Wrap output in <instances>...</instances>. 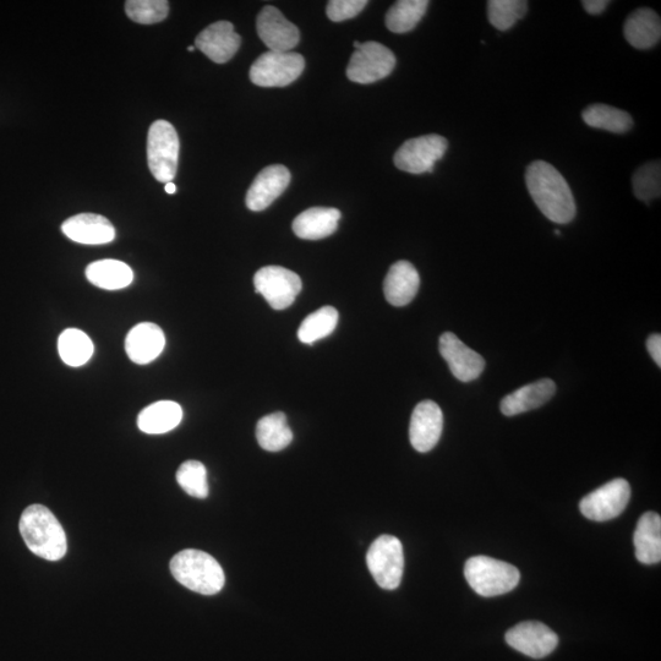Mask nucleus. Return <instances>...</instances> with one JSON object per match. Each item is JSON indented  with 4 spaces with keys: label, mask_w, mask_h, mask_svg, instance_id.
Returning a JSON list of instances; mask_svg holds the SVG:
<instances>
[{
    "label": "nucleus",
    "mask_w": 661,
    "mask_h": 661,
    "mask_svg": "<svg viewBox=\"0 0 661 661\" xmlns=\"http://www.w3.org/2000/svg\"><path fill=\"white\" fill-rule=\"evenodd\" d=\"M526 183L535 205L549 221L567 225L576 217V200L570 185L550 163L535 161L529 165Z\"/></svg>",
    "instance_id": "1"
},
{
    "label": "nucleus",
    "mask_w": 661,
    "mask_h": 661,
    "mask_svg": "<svg viewBox=\"0 0 661 661\" xmlns=\"http://www.w3.org/2000/svg\"><path fill=\"white\" fill-rule=\"evenodd\" d=\"M19 529L27 548L38 557L58 561L67 554V535L49 508L42 505L27 507L21 515Z\"/></svg>",
    "instance_id": "2"
},
{
    "label": "nucleus",
    "mask_w": 661,
    "mask_h": 661,
    "mask_svg": "<svg viewBox=\"0 0 661 661\" xmlns=\"http://www.w3.org/2000/svg\"><path fill=\"white\" fill-rule=\"evenodd\" d=\"M174 578L185 588L202 595H215L225 587V572L215 557L204 551H180L171 561Z\"/></svg>",
    "instance_id": "3"
},
{
    "label": "nucleus",
    "mask_w": 661,
    "mask_h": 661,
    "mask_svg": "<svg viewBox=\"0 0 661 661\" xmlns=\"http://www.w3.org/2000/svg\"><path fill=\"white\" fill-rule=\"evenodd\" d=\"M469 586L480 597H499L510 593L521 581V573L507 562L488 556H474L464 566Z\"/></svg>",
    "instance_id": "4"
},
{
    "label": "nucleus",
    "mask_w": 661,
    "mask_h": 661,
    "mask_svg": "<svg viewBox=\"0 0 661 661\" xmlns=\"http://www.w3.org/2000/svg\"><path fill=\"white\" fill-rule=\"evenodd\" d=\"M180 142L176 128L166 120L152 123L147 136V163L158 182L172 183L177 176Z\"/></svg>",
    "instance_id": "5"
},
{
    "label": "nucleus",
    "mask_w": 661,
    "mask_h": 661,
    "mask_svg": "<svg viewBox=\"0 0 661 661\" xmlns=\"http://www.w3.org/2000/svg\"><path fill=\"white\" fill-rule=\"evenodd\" d=\"M366 564L378 586L386 591L400 587L404 571L403 546L392 535H381L371 544Z\"/></svg>",
    "instance_id": "6"
},
{
    "label": "nucleus",
    "mask_w": 661,
    "mask_h": 661,
    "mask_svg": "<svg viewBox=\"0 0 661 661\" xmlns=\"http://www.w3.org/2000/svg\"><path fill=\"white\" fill-rule=\"evenodd\" d=\"M305 60L296 52H266L250 68L251 83L261 87L291 85L302 75Z\"/></svg>",
    "instance_id": "7"
},
{
    "label": "nucleus",
    "mask_w": 661,
    "mask_h": 661,
    "mask_svg": "<svg viewBox=\"0 0 661 661\" xmlns=\"http://www.w3.org/2000/svg\"><path fill=\"white\" fill-rule=\"evenodd\" d=\"M396 67V57L379 42H365L355 49L347 68L348 79L357 84H373L387 78Z\"/></svg>",
    "instance_id": "8"
},
{
    "label": "nucleus",
    "mask_w": 661,
    "mask_h": 661,
    "mask_svg": "<svg viewBox=\"0 0 661 661\" xmlns=\"http://www.w3.org/2000/svg\"><path fill=\"white\" fill-rule=\"evenodd\" d=\"M449 142L444 136L431 134L404 142L396 152L395 165L411 174L433 173L437 161L445 156Z\"/></svg>",
    "instance_id": "9"
},
{
    "label": "nucleus",
    "mask_w": 661,
    "mask_h": 661,
    "mask_svg": "<svg viewBox=\"0 0 661 661\" xmlns=\"http://www.w3.org/2000/svg\"><path fill=\"white\" fill-rule=\"evenodd\" d=\"M256 292L275 310H284L296 302L303 283L296 272L280 266L262 267L254 277Z\"/></svg>",
    "instance_id": "10"
},
{
    "label": "nucleus",
    "mask_w": 661,
    "mask_h": 661,
    "mask_svg": "<svg viewBox=\"0 0 661 661\" xmlns=\"http://www.w3.org/2000/svg\"><path fill=\"white\" fill-rule=\"evenodd\" d=\"M631 497L627 480L617 478L583 497L579 510L588 520L606 522L619 517L626 510Z\"/></svg>",
    "instance_id": "11"
},
{
    "label": "nucleus",
    "mask_w": 661,
    "mask_h": 661,
    "mask_svg": "<svg viewBox=\"0 0 661 661\" xmlns=\"http://www.w3.org/2000/svg\"><path fill=\"white\" fill-rule=\"evenodd\" d=\"M508 646L534 659L548 657L559 644V637L550 627L538 621H527L506 633Z\"/></svg>",
    "instance_id": "12"
},
{
    "label": "nucleus",
    "mask_w": 661,
    "mask_h": 661,
    "mask_svg": "<svg viewBox=\"0 0 661 661\" xmlns=\"http://www.w3.org/2000/svg\"><path fill=\"white\" fill-rule=\"evenodd\" d=\"M261 41L272 52H292L300 41L298 27L284 18V15L272 5L261 10L256 21Z\"/></svg>",
    "instance_id": "13"
},
{
    "label": "nucleus",
    "mask_w": 661,
    "mask_h": 661,
    "mask_svg": "<svg viewBox=\"0 0 661 661\" xmlns=\"http://www.w3.org/2000/svg\"><path fill=\"white\" fill-rule=\"evenodd\" d=\"M444 429V414L439 404L423 401L415 407L409 425V439L418 452H429L440 441Z\"/></svg>",
    "instance_id": "14"
},
{
    "label": "nucleus",
    "mask_w": 661,
    "mask_h": 661,
    "mask_svg": "<svg viewBox=\"0 0 661 661\" xmlns=\"http://www.w3.org/2000/svg\"><path fill=\"white\" fill-rule=\"evenodd\" d=\"M440 353L449 364L453 376L462 382L477 380L485 369L482 355L467 347L451 332L440 337Z\"/></svg>",
    "instance_id": "15"
},
{
    "label": "nucleus",
    "mask_w": 661,
    "mask_h": 661,
    "mask_svg": "<svg viewBox=\"0 0 661 661\" xmlns=\"http://www.w3.org/2000/svg\"><path fill=\"white\" fill-rule=\"evenodd\" d=\"M291 183V172L282 165H273L262 169L255 178L247 194L248 209L260 212L280 198Z\"/></svg>",
    "instance_id": "16"
},
{
    "label": "nucleus",
    "mask_w": 661,
    "mask_h": 661,
    "mask_svg": "<svg viewBox=\"0 0 661 661\" xmlns=\"http://www.w3.org/2000/svg\"><path fill=\"white\" fill-rule=\"evenodd\" d=\"M242 43V38L234 31V26L228 21L207 26L196 37L195 48L200 49L207 58L217 64H225L234 57Z\"/></svg>",
    "instance_id": "17"
},
{
    "label": "nucleus",
    "mask_w": 661,
    "mask_h": 661,
    "mask_svg": "<svg viewBox=\"0 0 661 661\" xmlns=\"http://www.w3.org/2000/svg\"><path fill=\"white\" fill-rule=\"evenodd\" d=\"M62 231L75 243L103 245L116 239V228L106 217L96 213H80L63 223Z\"/></svg>",
    "instance_id": "18"
},
{
    "label": "nucleus",
    "mask_w": 661,
    "mask_h": 661,
    "mask_svg": "<svg viewBox=\"0 0 661 661\" xmlns=\"http://www.w3.org/2000/svg\"><path fill=\"white\" fill-rule=\"evenodd\" d=\"M166 346V337L160 326L142 322L130 330L125 340V351L131 362L146 365L160 357Z\"/></svg>",
    "instance_id": "19"
},
{
    "label": "nucleus",
    "mask_w": 661,
    "mask_h": 661,
    "mask_svg": "<svg viewBox=\"0 0 661 661\" xmlns=\"http://www.w3.org/2000/svg\"><path fill=\"white\" fill-rule=\"evenodd\" d=\"M420 277L417 269L408 261H397L385 278L384 292L393 307H406L417 296Z\"/></svg>",
    "instance_id": "20"
},
{
    "label": "nucleus",
    "mask_w": 661,
    "mask_h": 661,
    "mask_svg": "<svg viewBox=\"0 0 661 661\" xmlns=\"http://www.w3.org/2000/svg\"><path fill=\"white\" fill-rule=\"evenodd\" d=\"M556 385L553 380L542 379L512 392L501 402V412L506 417L533 411L549 402L555 395Z\"/></svg>",
    "instance_id": "21"
},
{
    "label": "nucleus",
    "mask_w": 661,
    "mask_h": 661,
    "mask_svg": "<svg viewBox=\"0 0 661 661\" xmlns=\"http://www.w3.org/2000/svg\"><path fill=\"white\" fill-rule=\"evenodd\" d=\"M341 212L327 207H313L300 213L293 222V232L300 239L320 240L332 236L337 231Z\"/></svg>",
    "instance_id": "22"
},
{
    "label": "nucleus",
    "mask_w": 661,
    "mask_h": 661,
    "mask_svg": "<svg viewBox=\"0 0 661 661\" xmlns=\"http://www.w3.org/2000/svg\"><path fill=\"white\" fill-rule=\"evenodd\" d=\"M624 34L627 42L637 49L657 46L661 38L660 16L652 9H637L626 19Z\"/></svg>",
    "instance_id": "23"
},
{
    "label": "nucleus",
    "mask_w": 661,
    "mask_h": 661,
    "mask_svg": "<svg viewBox=\"0 0 661 661\" xmlns=\"http://www.w3.org/2000/svg\"><path fill=\"white\" fill-rule=\"evenodd\" d=\"M636 557L643 565L661 561V518L658 513L647 512L639 518L635 532Z\"/></svg>",
    "instance_id": "24"
},
{
    "label": "nucleus",
    "mask_w": 661,
    "mask_h": 661,
    "mask_svg": "<svg viewBox=\"0 0 661 661\" xmlns=\"http://www.w3.org/2000/svg\"><path fill=\"white\" fill-rule=\"evenodd\" d=\"M182 419L183 409L177 402L160 401L150 404L139 414L138 426L142 433L160 435L176 429Z\"/></svg>",
    "instance_id": "25"
},
{
    "label": "nucleus",
    "mask_w": 661,
    "mask_h": 661,
    "mask_svg": "<svg viewBox=\"0 0 661 661\" xmlns=\"http://www.w3.org/2000/svg\"><path fill=\"white\" fill-rule=\"evenodd\" d=\"M86 278L94 286L106 291H119L130 286L134 281V272L130 266L119 260H98L87 266Z\"/></svg>",
    "instance_id": "26"
},
{
    "label": "nucleus",
    "mask_w": 661,
    "mask_h": 661,
    "mask_svg": "<svg viewBox=\"0 0 661 661\" xmlns=\"http://www.w3.org/2000/svg\"><path fill=\"white\" fill-rule=\"evenodd\" d=\"M256 439L265 451L278 452L286 449L293 441V433L287 423L286 414L278 412L259 420Z\"/></svg>",
    "instance_id": "27"
},
{
    "label": "nucleus",
    "mask_w": 661,
    "mask_h": 661,
    "mask_svg": "<svg viewBox=\"0 0 661 661\" xmlns=\"http://www.w3.org/2000/svg\"><path fill=\"white\" fill-rule=\"evenodd\" d=\"M582 118L589 127L615 134L627 133L633 127V119L630 114L619 108L602 105V103L584 109Z\"/></svg>",
    "instance_id": "28"
},
{
    "label": "nucleus",
    "mask_w": 661,
    "mask_h": 661,
    "mask_svg": "<svg viewBox=\"0 0 661 661\" xmlns=\"http://www.w3.org/2000/svg\"><path fill=\"white\" fill-rule=\"evenodd\" d=\"M428 0H400L386 14V26L393 34H407L424 18Z\"/></svg>",
    "instance_id": "29"
},
{
    "label": "nucleus",
    "mask_w": 661,
    "mask_h": 661,
    "mask_svg": "<svg viewBox=\"0 0 661 661\" xmlns=\"http://www.w3.org/2000/svg\"><path fill=\"white\" fill-rule=\"evenodd\" d=\"M58 352L63 362L71 368L85 365L94 355L91 338L78 329L65 330L58 340Z\"/></svg>",
    "instance_id": "30"
},
{
    "label": "nucleus",
    "mask_w": 661,
    "mask_h": 661,
    "mask_svg": "<svg viewBox=\"0 0 661 661\" xmlns=\"http://www.w3.org/2000/svg\"><path fill=\"white\" fill-rule=\"evenodd\" d=\"M338 319H340V315H338L335 308L324 307L316 310L300 325L298 330L299 341L305 344H314L316 341L330 336L336 330Z\"/></svg>",
    "instance_id": "31"
},
{
    "label": "nucleus",
    "mask_w": 661,
    "mask_h": 661,
    "mask_svg": "<svg viewBox=\"0 0 661 661\" xmlns=\"http://www.w3.org/2000/svg\"><path fill=\"white\" fill-rule=\"evenodd\" d=\"M527 12L528 3L524 0H491L488 3L490 24L500 31L510 30Z\"/></svg>",
    "instance_id": "32"
},
{
    "label": "nucleus",
    "mask_w": 661,
    "mask_h": 661,
    "mask_svg": "<svg viewBox=\"0 0 661 661\" xmlns=\"http://www.w3.org/2000/svg\"><path fill=\"white\" fill-rule=\"evenodd\" d=\"M177 482L189 496L196 499H206L209 496L206 467L199 461L184 462L178 469Z\"/></svg>",
    "instance_id": "33"
},
{
    "label": "nucleus",
    "mask_w": 661,
    "mask_h": 661,
    "mask_svg": "<svg viewBox=\"0 0 661 661\" xmlns=\"http://www.w3.org/2000/svg\"><path fill=\"white\" fill-rule=\"evenodd\" d=\"M125 13L135 23L157 24L167 18L169 3L166 0H129L125 3Z\"/></svg>",
    "instance_id": "34"
},
{
    "label": "nucleus",
    "mask_w": 661,
    "mask_h": 661,
    "mask_svg": "<svg viewBox=\"0 0 661 661\" xmlns=\"http://www.w3.org/2000/svg\"><path fill=\"white\" fill-rule=\"evenodd\" d=\"M633 191L639 200L650 201L660 198L661 166L660 162H650L638 168L632 179Z\"/></svg>",
    "instance_id": "35"
},
{
    "label": "nucleus",
    "mask_w": 661,
    "mask_h": 661,
    "mask_svg": "<svg viewBox=\"0 0 661 661\" xmlns=\"http://www.w3.org/2000/svg\"><path fill=\"white\" fill-rule=\"evenodd\" d=\"M368 5L366 0H332L327 4V18L335 23H341L355 18Z\"/></svg>",
    "instance_id": "36"
},
{
    "label": "nucleus",
    "mask_w": 661,
    "mask_h": 661,
    "mask_svg": "<svg viewBox=\"0 0 661 661\" xmlns=\"http://www.w3.org/2000/svg\"><path fill=\"white\" fill-rule=\"evenodd\" d=\"M647 348L655 363L661 366V336L659 333L649 336L647 340Z\"/></svg>",
    "instance_id": "37"
},
{
    "label": "nucleus",
    "mask_w": 661,
    "mask_h": 661,
    "mask_svg": "<svg viewBox=\"0 0 661 661\" xmlns=\"http://www.w3.org/2000/svg\"><path fill=\"white\" fill-rule=\"evenodd\" d=\"M582 4L587 13L591 15H599L605 12V9L608 8L609 2H606V0H584Z\"/></svg>",
    "instance_id": "38"
},
{
    "label": "nucleus",
    "mask_w": 661,
    "mask_h": 661,
    "mask_svg": "<svg viewBox=\"0 0 661 661\" xmlns=\"http://www.w3.org/2000/svg\"><path fill=\"white\" fill-rule=\"evenodd\" d=\"M177 187L176 184L172 183H167L166 184V193L167 194H176Z\"/></svg>",
    "instance_id": "39"
},
{
    "label": "nucleus",
    "mask_w": 661,
    "mask_h": 661,
    "mask_svg": "<svg viewBox=\"0 0 661 661\" xmlns=\"http://www.w3.org/2000/svg\"><path fill=\"white\" fill-rule=\"evenodd\" d=\"M188 51H189V52H194V51H195V47H193V46L188 47Z\"/></svg>",
    "instance_id": "40"
},
{
    "label": "nucleus",
    "mask_w": 661,
    "mask_h": 661,
    "mask_svg": "<svg viewBox=\"0 0 661 661\" xmlns=\"http://www.w3.org/2000/svg\"><path fill=\"white\" fill-rule=\"evenodd\" d=\"M556 236H561L560 231H555Z\"/></svg>",
    "instance_id": "41"
}]
</instances>
